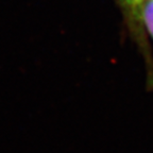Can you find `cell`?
I'll use <instances>...</instances> for the list:
<instances>
[{"label": "cell", "mask_w": 153, "mask_h": 153, "mask_svg": "<svg viewBox=\"0 0 153 153\" xmlns=\"http://www.w3.org/2000/svg\"><path fill=\"white\" fill-rule=\"evenodd\" d=\"M141 19L146 32L153 38V0H145L141 7Z\"/></svg>", "instance_id": "7a4b0ae2"}, {"label": "cell", "mask_w": 153, "mask_h": 153, "mask_svg": "<svg viewBox=\"0 0 153 153\" xmlns=\"http://www.w3.org/2000/svg\"><path fill=\"white\" fill-rule=\"evenodd\" d=\"M122 13L129 34L137 45L145 61L147 84L153 87V54L147 39V32L141 19V7L145 0H116Z\"/></svg>", "instance_id": "6da1fadb"}]
</instances>
